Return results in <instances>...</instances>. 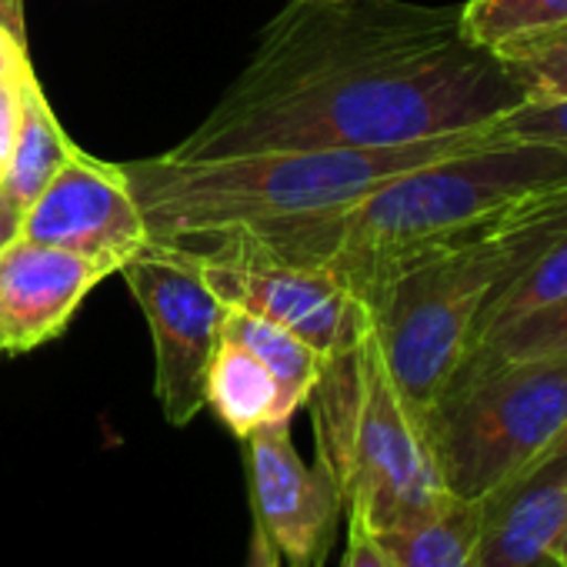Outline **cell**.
I'll use <instances>...</instances> for the list:
<instances>
[{
	"label": "cell",
	"mask_w": 567,
	"mask_h": 567,
	"mask_svg": "<svg viewBox=\"0 0 567 567\" xmlns=\"http://www.w3.org/2000/svg\"><path fill=\"white\" fill-rule=\"evenodd\" d=\"M107 264L14 237L0 247V354H28L61 338Z\"/></svg>",
	"instance_id": "11"
},
{
	"label": "cell",
	"mask_w": 567,
	"mask_h": 567,
	"mask_svg": "<svg viewBox=\"0 0 567 567\" xmlns=\"http://www.w3.org/2000/svg\"><path fill=\"white\" fill-rule=\"evenodd\" d=\"M28 74H34L28 44H21L8 31H0V87H4V84H18Z\"/></svg>",
	"instance_id": "24"
},
{
	"label": "cell",
	"mask_w": 567,
	"mask_h": 567,
	"mask_svg": "<svg viewBox=\"0 0 567 567\" xmlns=\"http://www.w3.org/2000/svg\"><path fill=\"white\" fill-rule=\"evenodd\" d=\"M494 134L567 147V101H560V104H520L494 124Z\"/></svg>",
	"instance_id": "21"
},
{
	"label": "cell",
	"mask_w": 567,
	"mask_h": 567,
	"mask_svg": "<svg viewBox=\"0 0 567 567\" xmlns=\"http://www.w3.org/2000/svg\"><path fill=\"white\" fill-rule=\"evenodd\" d=\"M244 454L254 524L288 567H324L344 514L334 474L321 461L308 464L298 454L291 421H270L247 434Z\"/></svg>",
	"instance_id": "9"
},
{
	"label": "cell",
	"mask_w": 567,
	"mask_h": 567,
	"mask_svg": "<svg viewBox=\"0 0 567 567\" xmlns=\"http://www.w3.org/2000/svg\"><path fill=\"white\" fill-rule=\"evenodd\" d=\"M421 421L444 491L474 504L534 464L567 424V358L461 368Z\"/></svg>",
	"instance_id": "6"
},
{
	"label": "cell",
	"mask_w": 567,
	"mask_h": 567,
	"mask_svg": "<svg viewBox=\"0 0 567 567\" xmlns=\"http://www.w3.org/2000/svg\"><path fill=\"white\" fill-rule=\"evenodd\" d=\"M78 144L61 127L38 74L21 81V127L11 161L0 174V247L18 237L28 207L71 161Z\"/></svg>",
	"instance_id": "13"
},
{
	"label": "cell",
	"mask_w": 567,
	"mask_h": 567,
	"mask_svg": "<svg viewBox=\"0 0 567 567\" xmlns=\"http://www.w3.org/2000/svg\"><path fill=\"white\" fill-rule=\"evenodd\" d=\"M491 137L494 127L391 147L270 151L220 161H174L161 154L127 161L121 171L144 214L151 244H194L224 230L344 210L388 181L471 151Z\"/></svg>",
	"instance_id": "3"
},
{
	"label": "cell",
	"mask_w": 567,
	"mask_h": 567,
	"mask_svg": "<svg viewBox=\"0 0 567 567\" xmlns=\"http://www.w3.org/2000/svg\"><path fill=\"white\" fill-rule=\"evenodd\" d=\"M318 461L334 474L344 514L378 534L421 527L454 497L437 474L424 421L398 391L374 328L324 361L308 398Z\"/></svg>",
	"instance_id": "5"
},
{
	"label": "cell",
	"mask_w": 567,
	"mask_h": 567,
	"mask_svg": "<svg viewBox=\"0 0 567 567\" xmlns=\"http://www.w3.org/2000/svg\"><path fill=\"white\" fill-rule=\"evenodd\" d=\"M0 31H8V34H14L21 44H28L24 0H0Z\"/></svg>",
	"instance_id": "25"
},
{
	"label": "cell",
	"mask_w": 567,
	"mask_h": 567,
	"mask_svg": "<svg viewBox=\"0 0 567 567\" xmlns=\"http://www.w3.org/2000/svg\"><path fill=\"white\" fill-rule=\"evenodd\" d=\"M524 104H560L567 101V28L527 34L491 51Z\"/></svg>",
	"instance_id": "18"
},
{
	"label": "cell",
	"mask_w": 567,
	"mask_h": 567,
	"mask_svg": "<svg viewBox=\"0 0 567 567\" xmlns=\"http://www.w3.org/2000/svg\"><path fill=\"white\" fill-rule=\"evenodd\" d=\"M117 274L151 328L154 394L164 421L184 427L204 411V381L220 341L224 305L184 244H147Z\"/></svg>",
	"instance_id": "8"
},
{
	"label": "cell",
	"mask_w": 567,
	"mask_h": 567,
	"mask_svg": "<svg viewBox=\"0 0 567 567\" xmlns=\"http://www.w3.org/2000/svg\"><path fill=\"white\" fill-rule=\"evenodd\" d=\"M220 338L247 348L274 374V381L280 388V417L284 421H291L301 408H308V398L318 388L328 358L321 351H315L305 338H298L295 331L280 328L274 321L237 311V308H224Z\"/></svg>",
	"instance_id": "15"
},
{
	"label": "cell",
	"mask_w": 567,
	"mask_h": 567,
	"mask_svg": "<svg viewBox=\"0 0 567 567\" xmlns=\"http://www.w3.org/2000/svg\"><path fill=\"white\" fill-rule=\"evenodd\" d=\"M18 237L101 260L114 274L151 244L121 164L101 161L81 144L28 207Z\"/></svg>",
	"instance_id": "10"
},
{
	"label": "cell",
	"mask_w": 567,
	"mask_h": 567,
	"mask_svg": "<svg viewBox=\"0 0 567 567\" xmlns=\"http://www.w3.org/2000/svg\"><path fill=\"white\" fill-rule=\"evenodd\" d=\"M567 227V187L544 190L398 270L368 301L384 364L424 417L504 284Z\"/></svg>",
	"instance_id": "4"
},
{
	"label": "cell",
	"mask_w": 567,
	"mask_h": 567,
	"mask_svg": "<svg viewBox=\"0 0 567 567\" xmlns=\"http://www.w3.org/2000/svg\"><path fill=\"white\" fill-rule=\"evenodd\" d=\"M557 187H567V147L494 134L471 151L388 181L344 210L244 227V234L284 260L331 270L368 308L417 257Z\"/></svg>",
	"instance_id": "2"
},
{
	"label": "cell",
	"mask_w": 567,
	"mask_h": 567,
	"mask_svg": "<svg viewBox=\"0 0 567 567\" xmlns=\"http://www.w3.org/2000/svg\"><path fill=\"white\" fill-rule=\"evenodd\" d=\"M247 567H280V554L274 550V544L264 537V530L254 524L250 530V550H247Z\"/></svg>",
	"instance_id": "26"
},
{
	"label": "cell",
	"mask_w": 567,
	"mask_h": 567,
	"mask_svg": "<svg viewBox=\"0 0 567 567\" xmlns=\"http://www.w3.org/2000/svg\"><path fill=\"white\" fill-rule=\"evenodd\" d=\"M18 127H21V81L0 87V174H4V167L11 161Z\"/></svg>",
	"instance_id": "23"
},
{
	"label": "cell",
	"mask_w": 567,
	"mask_h": 567,
	"mask_svg": "<svg viewBox=\"0 0 567 567\" xmlns=\"http://www.w3.org/2000/svg\"><path fill=\"white\" fill-rule=\"evenodd\" d=\"M520 104L504 64L464 38L461 8L291 0L167 157L391 147L484 131Z\"/></svg>",
	"instance_id": "1"
},
{
	"label": "cell",
	"mask_w": 567,
	"mask_h": 567,
	"mask_svg": "<svg viewBox=\"0 0 567 567\" xmlns=\"http://www.w3.org/2000/svg\"><path fill=\"white\" fill-rule=\"evenodd\" d=\"M341 567H398V557L384 534H378L361 517L348 514V550Z\"/></svg>",
	"instance_id": "22"
},
{
	"label": "cell",
	"mask_w": 567,
	"mask_h": 567,
	"mask_svg": "<svg viewBox=\"0 0 567 567\" xmlns=\"http://www.w3.org/2000/svg\"><path fill=\"white\" fill-rule=\"evenodd\" d=\"M204 240L210 244L207 250H190L224 308L288 328L324 358L354 344L371 324L368 308L331 270L284 260L244 230Z\"/></svg>",
	"instance_id": "7"
},
{
	"label": "cell",
	"mask_w": 567,
	"mask_h": 567,
	"mask_svg": "<svg viewBox=\"0 0 567 567\" xmlns=\"http://www.w3.org/2000/svg\"><path fill=\"white\" fill-rule=\"evenodd\" d=\"M560 451H567V424L560 427V434H557V437L550 441V447H547L544 454H560ZM544 454H540V457H544Z\"/></svg>",
	"instance_id": "28"
},
{
	"label": "cell",
	"mask_w": 567,
	"mask_h": 567,
	"mask_svg": "<svg viewBox=\"0 0 567 567\" xmlns=\"http://www.w3.org/2000/svg\"><path fill=\"white\" fill-rule=\"evenodd\" d=\"M560 298H567V227L491 298V305L477 318L471 344L530 311H540V308L560 301Z\"/></svg>",
	"instance_id": "16"
},
{
	"label": "cell",
	"mask_w": 567,
	"mask_h": 567,
	"mask_svg": "<svg viewBox=\"0 0 567 567\" xmlns=\"http://www.w3.org/2000/svg\"><path fill=\"white\" fill-rule=\"evenodd\" d=\"M554 560H557L560 567H567V520H564L560 537H557V544H554Z\"/></svg>",
	"instance_id": "27"
},
{
	"label": "cell",
	"mask_w": 567,
	"mask_h": 567,
	"mask_svg": "<svg viewBox=\"0 0 567 567\" xmlns=\"http://www.w3.org/2000/svg\"><path fill=\"white\" fill-rule=\"evenodd\" d=\"M567 520V451L544 454L474 501V567H560L554 544Z\"/></svg>",
	"instance_id": "12"
},
{
	"label": "cell",
	"mask_w": 567,
	"mask_h": 567,
	"mask_svg": "<svg viewBox=\"0 0 567 567\" xmlns=\"http://www.w3.org/2000/svg\"><path fill=\"white\" fill-rule=\"evenodd\" d=\"M384 537L398 557V567H474V504L454 501L434 520Z\"/></svg>",
	"instance_id": "20"
},
{
	"label": "cell",
	"mask_w": 567,
	"mask_h": 567,
	"mask_svg": "<svg viewBox=\"0 0 567 567\" xmlns=\"http://www.w3.org/2000/svg\"><path fill=\"white\" fill-rule=\"evenodd\" d=\"M540 358H567V298L477 338L461 358L457 371Z\"/></svg>",
	"instance_id": "17"
},
{
	"label": "cell",
	"mask_w": 567,
	"mask_h": 567,
	"mask_svg": "<svg viewBox=\"0 0 567 567\" xmlns=\"http://www.w3.org/2000/svg\"><path fill=\"white\" fill-rule=\"evenodd\" d=\"M204 408H210L217 421L240 441L270 421H284L280 388L274 374L247 348L227 338L217 341L214 358L207 364Z\"/></svg>",
	"instance_id": "14"
},
{
	"label": "cell",
	"mask_w": 567,
	"mask_h": 567,
	"mask_svg": "<svg viewBox=\"0 0 567 567\" xmlns=\"http://www.w3.org/2000/svg\"><path fill=\"white\" fill-rule=\"evenodd\" d=\"M557 28H567V0H467L461 8L464 38L484 51Z\"/></svg>",
	"instance_id": "19"
}]
</instances>
